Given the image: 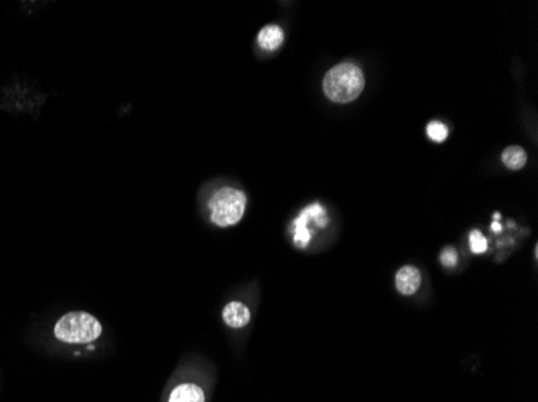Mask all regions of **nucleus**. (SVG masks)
Listing matches in <instances>:
<instances>
[{
    "mask_svg": "<svg viewBox=\"0 0 538 402\" xmlns=\"http://www.w3.org/2000/svg\"><path fill=\"white\" fill-rule=\"evenodd\" d=\"M216 377L205 366L178 367L168 378L160 402H212Z\"/></svg>",
    "mask_w": 538,
    "mask_h": 402,
    "instance_id": "f257e3e1",
    "label": "nucleus"
},
{
    "mask_svg": "<svg viewBox=\"0 0 538 402\" xmlns=\"http://www.w3.org/2000/svg\"><path fill=\"white\" fill-rule=\"evenodd\" d=\"M52 333L62 345L91 349L104 335V324L91 312L70 311L55 322Z\"/></svg>",
    "mask_w": 538,
    "mask_h": 402,
    "instance_id": "f03ea898",
    "label": "nucleus"
},
{
    "mask_svg": "<svg viewBox=\"0 0 538 402\" xmlns=\"http://www.w3.org/2000/svg\"><path fill=\"white\" fill-rule=\"evenodd\" d=\"M323 89L332 102H353L365 89V74L353 63H340L326 74Z\"/></svg>",
    "mask_w": 538,
    "mask_h": 402,
    "instance_id": "7ed1b4c3",
    "label": "nucleus"
},
{
    "mask_svg": "<svg viewBox=\"0 0 538 402\" xmlns=\"http://www.w3.org/2000/svg\"><path fill=\"white\" fill-rule=\"evenodd\" d=\"M208 208H210V219L216 227H221V229L234 227L244 218L247 197L242 190L223 187L216 190L215 195L210 198Z\"/></svg>",
    "mask_w": 538,
    "mask_h": 402,
    "instance_id": "20e7f679",
    "label": "nucleus"
},
{
    "mask_svg": "<svg viewBox=\"0 0 538 402\" xmlns=\"http://www.w3.org/2000/svg\"><path fill=\"white\" fill-rule=\"evenodd\" d=\"M327 222L329 221H327L326 210L319 203H313L305 208L302 214L295 219L294 227H292L295 247L305 250L313 238V226L326 227Z\"/></svg>",
    "mask_w": 538,
    "mask_h": 402,
    "instance_id": "39448f33",
    "label": "nucleus"
},
{
    "mask_svg": "<svg viewBox=\"0 0 538 402\" xmlns=\"http://www.w3.org/2000/svg\"><path fill=\"white\" fill-rule=\"evenodd\" d=\"M223 322L226 327L232 330H242L245 327H249L250 320H252V311H250L249 304L244 301L234 300L229 301L221 312Z\"/></svg>",
    "mask_w": 538,
    "mask_h": 402,
    "instance_id": "423d86ee",
    "label": "nucleus"
},
{
    "mask_svg": "<svg viewBox=\"0 0 538 402\" xmlns=\"http://www.w3.org/2000/svg\"><path fill=\"white\" fill-rule=\"evenodd\" d=\"M421 282H423L421 271L411 264L403 266L395 275V287H397L398 293L403 296L416 295L421 288Z\"/></svg>",
    "mask_w": 538,
    "mask_h": 402,
    "instance_id": "0eeeda50",
    "label": "nucleus"
},
{
    "mask_svg": "<svg viewBox=\"0 0 538 402\" xmlns=\"http://www.w3.org/2000/svg\"><path fill=\"white\" fill-rule=\"evenodd\" d=\"M258 44H260L261 49L266 50V52H274L282 46L284 42V31H282L279 26L268 25L265 28L261 29L257 37Z\"/></svg>",
    "mask_w": 538,
    "mask_h": 402,
    "instance_id": "6e6552de",
    "label": "nucleus"
},
{
    "mask_svg": "<svg viewBox=\"0 0 538 402\" xmlns=\"http://www.w3.org/2000/svg\"><path fill=\"white\" fill-rule=\"evenodd\" d=\"M501 160L505 163L506 168L513 169V171H519L524 168L527 163V153L524 152V148L513 145V147L506 148Z\"/></svg>",
    "mask_w": 538,
    "mask_h": 402,
    "instance_id": "1a4fd4ad",
    "label": "nucleus"
},
{
    "mask_svg": "<svg viewBox=\"0 0 538 402\" xmlns=\"http://www.w3.org/2000/svg\"><path fill=\"white\" fill-rule=\"evenodd\" d=\"M469 247L474 255H484L489 250V240L482 235L481 230H472L469 234Z\"/></svg>",
    "mask_w": 538,
    "mask_h": 402,
    "instance_id": "9d476101",
    "label": "nucleus"
},
{
    "mask_svg": "<svg viewBox=\"0 0 538 402\" xmlns=\"http://www.w3.org/2000/svg\"><path fill=\"white\" fill-rule=\"evenodd\" d=\"M427 136L431 137L434 142H443L448 137V128L440 121H432L427 126Z\"/></svg>",
    "mask_w": 538,
    "mask_h": 402,
    "instance_id": "9b49d317",
    "label": "nucleus"
},
{
    "mask_svg": "<svg viewBox=\"0 0 538 402\" xmlns=\"http://www.w3.org/2000/svg\"><path fill=\"white\" fill-rule=\"evenodd\" d=\"M440 263L445 267H455L458 263V253L453 248H445L440 255Z\"/></svg>",
    "mask_w": 538,
    "mask_h": 402,
    "instance_id": "f8f14e48",
    "label": "nucleus"
},
{
    "mask_svg": "<svg viewBox=\"0 0 538 402\" xmlns=\"http://www.w3.org/2000/svg\"><path fill=\"white\" fill-rule=\"evenodd\" d=\"M492 230H493V232H497V234H498V232H501V230H503V227H501L500 222L495 221L492 224Z\"/></svg>",
    "mask_w": 538,
    "mask_h": 402,
    "instance_id": "ddd939ff",
    "label": "nucleus"
}]
</instances>
